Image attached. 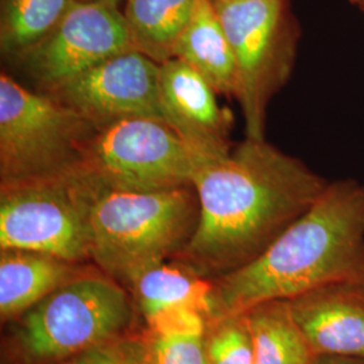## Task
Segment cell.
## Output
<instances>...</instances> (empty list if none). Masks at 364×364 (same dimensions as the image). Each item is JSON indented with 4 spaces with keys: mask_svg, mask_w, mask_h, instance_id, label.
Returning <instances> with one entry per match:
<instances>
[{
    "mask_svg": "<svg viewBox=\"0 0 364 364\" xmlns=\"http://www.w3.org/2000/svg\"><path fill=\"white\" fill-rule=\"evenodd\" d=\"M328 183L266 139L246 138L196 170L198 224L174 259L212 281L235 272L311 208Z\"/></svg>",
    "mask_w": 364,
    "mask_h": 364,
    "instance_id": "obj_1",
    "label": "cell"
},
{
    "mask_svg": "<svg viewBox=\"0 0 364 364\" xmlns=\"http://www.w3.org/2000/svg\"><path fill=\"white\" fill-rule=\"evenodd\" d=\"M364 281V183L329 182L258 258L212 281L209 321L316 287Z\"/></svg>",
    "mask_w": 364,
    "mask_h": 364,
    "instance_id": "obj_2",
    "label": "cell"
},
{
    "mask_svg": "<svg viewBox=\"0 0 364 364\" xmlns=\"http://www.w3.org/2000/svg\"><path fill=\"white\" fill-rule=\"evenodd\" d=\"M200 203L193 185L151 191H105L91 210V260L124 289L181 254L195 234Z\"/></svg>",
    "mask_w": 364,
    "mask_h": 364,
    "instance_id": "obj_3",
    "label": "cell"
},
{
    "mask_svg": "<svg viewBox=\"0 0 364 364\" xmlns=\"http://www.w3.org/2000/svg\"><path fill=\"white\" fill-rule=\"evenodd\" d=\"M136 306L127 289L102 270L81 273L23 313L15 346L26 364H60L129 335Z\"/></svg>",
    "mask_w": 364,
    "mask_h": 364,
    "instance_id": "obj_4",
    "label": "cell"
},
{
    "mask_svg": "<svg viewBox=\"0 0 364 364\" xmlns=\"http://www.w3.org/2000/svg\"><path fill=\"white\" fill-rule=\"evenodd\" d=\"M99 191L77 169L0 183V248L77 264L91 259V210Z\"/></svg>",
    "mask_w": 364,
    "mask_h": 364,
    "instance_id": "obj_5",
    "label": "cell"
},
{
    "mask_svg": "<svg viewBox=\"0 0 364 364\" xmlns=\"http://www.w3.org/2000/svg\"><path fill=\"white\" fill-rule=\"evenodd\" d=\"M97 127L45 92L0 75V183L77 169Z\"/></svg>",
    "mask_w": 364,
    "mask_h": 364,
    "instance_id": "obj_6",
    "label": "cell"
},
{
    "mask_svg": "<svg viewBox=\"0 0 364 364\" xmlns=\"http://www.w3.org/2000/svg\"><path fill=\"white\" fill-rule=\"evenodd\" d=\"M234 53L246 138L266 139L267 107L291 72L297 26L287 0H213Z\"/></svg>",
    "mask_w": 364,
    "mask_h": 364,
    "instance_id": "obj_7",
    "label": "cell"
},
{
    "mask_svg": "<svg viewBox=\"0 0 364 364\" xmlns=\"http://www.w3.org/2000/svg\"><path fill=\"white\" fill-rule=\"evenodd\" d=\"M204 161L164 120L130 117L97 129L77 170L99 189L151 192L192 185Z\"/></svg>",
    "mask_w": 364,
    "mask_h": 364,
    "instance_id": "obj_8",
    "label": "cell"
},
{
    "mask_svg": "<svg viewBox=\"0 0 364 364\" xmlns=\"http://www.w3.org/2000/svg\"><path fill=\"white\" fill-rule=\"evenodd\" d=\"M129 50L134 46L117 4L73 0L52 33L18 60L41 92L53 93L93 66Z\"/></svg>",
    "mask_w": 364,
    "mask_h": 364,
    "instance_id": "obj_9",
    "label": "cell"
},
{
    "mask_svg": "<svg viewBox=\"0 0 364 364\" xmlns=\"http://www.w3.org/2000/svg\"><path fill=\"white\" fill-rule=\"evenodd\" d=\"M49 95L97 129L130 117L164 120L159 64L135 49L105 60Z\"/></svg>",
    "mask_w": 364,
    "mask_h": 364,
    "instance_id": "obj_10",
    "label": "cell"
},
{
    "mask_svg": "<svg viewBox=\"0 0 364 364\" xmlns=\"http://www.w3.org/2000/svg\"><path fill=\"white\" fill-rule=\"evenodd\" d=\"M164 120L203 159L225 156L232 144V119L218 102V92L178 58L159 64Z\"/></svg>",
    "mask_w": 364,
    "mask_h": 364,
    "instance_id": "obj_11",
    "label": "cell"
},
{
    "mask_svg": "<svg viewBox=\"0 0 364 364\" xmlns=\"http://www.w3.org/2000/svg\"><path fill=\"white\" fill-rule=\"evenodd\" d=\"M289 302L317 356L364 359V281L316 287Z\"/></svg>",
    "mask_w": 364,
    "mask_h": 364,
    "instance_id": "obj_12",
    "label": "cell"
},
{
    "mask_svg": "<svg viewBox=\"0 0 364 364\" xmlns=\"http://www.w3.org/2000/svg\"><path fill=\"white\" fill-rule=\"evenodd\" d=\"M77 263L52 255L1 250L0 252V316L1 321L21 317L55 289L82 272Z\"/></svg>",
    "mask_w": 364,
    "mask_h": 364,
    "instance_id": "obj_13",
    "label": "cell"
},
{
    "mask_svg": "<svg viewBox=\"0 0 364 364\" xmlns=\"http://www.w3.org/2000/svg\"><path fill=\"white\" fill-rule=\"evenodd\" d=\"M195 69L218 93L235 96L234 53L213 0H197L195 13L174 48V57Z\"/></svg>",
    "mask_w": 364,
    "mask_h": 364,
    "instance_id": "obj_14",
    "label": "cell"
},
{
    "mask_svg": "<svg viewBox=\"0 0 364 364\" xmlns=\"http://www.w3.org/2000/svg\"><path fill=\"white\" fill-rule=\"evenodd\" d=\"M147 324L161 313L195 308L210 317L212 279L204 278L176 259L162 262L141 274L127 287Z\"/></svg>",
    "mask_w": 364,
    "mask_h": 364,
    "instance_id": "obj_15",
    "label": "cell"
},
{
    "mask_svg": "<svg viewBox=\"0 0 364 364\" xmlns=\"http://www.w3.org/2000/svg\"><path fill=\"white\" fill-rule=\"evenodd\" d=\"M197 0H126L124 21L135 50L162 64L195 13Z\"/></svg>",
    "mask_w": 364,
    "mask_h": 364,
    "instance_id": "obj_16",
    "label": "cell"
},
{
    "mask_svg": "<svg viewBox=\"0 0 364 364\" xmlns=\"http://www.w3.org/2000/svg\"><path fill=\"white\" fill-rule=\"evenodd\" d=\"M255 364H313L316 353L291 313L289 299L258 304L245 312Z\"/></svg>",
    "mask_w": 364,
    "mask_h": 364,
    "instance_id": "obj_17",
    "label": "cell"
},
{
    "mask_svg": "<svg viewBox=\"0 0 364 364\" xmlns=\"http://www.w3.org/2000/svg\"><path fill=\"white\" fill-rule=\"evenodd\" d=\"M73 0H3L0 48L7 57L21 58L60 23Z\"/></svg>",
    "mask_w": 364,
    "mask_h": 364,
    "instance_id": "obj_18",
    "label": "cell"
},
{
    "mask_svg": "<svg viewBox=\"0 0 364 364\" xmlns=\"http://www.w3.org/2000/svg\"><path fill=\"white\" fill-rule=\"evenodd\" d=\"M205 355L208 364H255L254 343L245 313L209 321Z\"/></svg>",
    "mask_w": 364,
    "mask_h": 364,
    "instance_id": "obj_19",
    "label": "cell"
},
{
    "mask_svg": "<svg viewBox=\"0 0 364 364\" xmlns=\"http://www.w3.org/2000/svg\"><path fill=\"white\" fill-rule=\"evenodd\" d=\"M151 364H208L204 336L144 333Z\"/></svg>",
    "mask_w": 364,
    "mask_h": 364,
    "instance_id": "obj_20",
    "label": "cell"
},
{
    "mask_svg": "<svg viewBox=\"0 0 364 364\" xmlns=\"http://www.w3.org/2000/svg\"><path fill=\"white\" fill-rule=\"evenodd\" d=\"M60 364H151L144 335L112 338Z\"/></svg>",
    "mask_w": 364,
    "mask_h": 364,
    "instance_id": "obj_21",
    "label": "cell"
},
{
    "mask_svg": "<svg viewBox=\"0 0 364 364\" xmlns=\"http://www.w3.org/2000/svg\"><path fill=\"white\" fill-rule=\"evenodd\" d=\"M208 317L195 308H177L161 313L149 321V331L156 333H169L181 336H204L208 328Z\"/></svg>",
    "mask_w": 364,
    "mask_h": 364,
    "instance_id": "obj_22",
    "label": "cell"
},
{
    "mask_svg": "<svg viewBox=\"0 0 364 364\" xmlns=\"http://www.w3.org/2000/svg\"><path fill=\"white\" fill-rule=\"evenodd\" d=\"M313 364H364V359L321 355V356H316V360Z\"/></svg>",
    "mask_w": 364,
    "mask_h": 364,
    "instance_id": "obj_23",
    "label": "cell"
},
{
    "mask_svg": "<svg viewBox=\"0 0 364 364\" xmlns=\"http://www.w3.org/2000/svg\"><path fill=\"white\" fill-rule=\"evenodd\" d=\"M76 1H85V3H108V4H117V0H76Z\"/></svg>",
    "mask_w": 364,
    "mask_h": 364,
    "instance_id": "obj_24",
    "label": "cell"
},
{
    "mask_svg": "<svg viewBox=\"0 0 364 364\" xmlns=\"http://www.w3.org/2000/svg\"><path fill=\"white\" fill-rule=\"evenodd\" d=\"M355 6H358L362 11H364V0H351Z\"/></svg>",
    "mask_w": 364,
    "mask_h": 364,
    "instance_id": "obj_25",
    "label": "cell"
}]
</instances>
